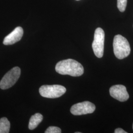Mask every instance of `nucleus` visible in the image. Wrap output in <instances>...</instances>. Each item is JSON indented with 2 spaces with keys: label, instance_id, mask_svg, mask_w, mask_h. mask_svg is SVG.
I'll list each match as a JSON object with an SVG mask.
<instances>
[{
  "label": "nucleus",
  "instance_id": "1",
  "mask_svg": "<svg viewBox=\"0 0 133 133\" xmlns=\"http://www.w3.org/2000/svg\"><path fill=\"white\" fill-rule=\"evenodd\" d=\"M55 70L62 75L79 76L84 72L83 66L79 62L74 59H68L57 63Z\"/></svg>",
  "mask_w": 133,
  "mask_h": 133
},
{
  "label": "nucleus",
  "instance_id": "2",
  "mask_svg": "<svg viewBox=\"0 0 133 133\" xmlns=\"http://www.w3.org/2000/svg\"><path fill=\"white\" fill-rule=\"evenodd\" d=\"M113 47L114 55L119 59H123L130 54L131 48L128 41L120 35L114 37Z\"/></svg>",
  "mask_w": 133,
  "mask_h": 133
},
{
  "label": "nucleus",
  "instance_id": "3",
  "mask_svg": "<svg viewBox=\"0 0 133 133\" xmlns=\"http://www.w3.org/2000/svg\"><path fill=\"white\" fill-rule=\"evenodd\" d=\"M66 92V88L60 85H44L39 89V94L42 97L51 99L60 97Z\"/></svg>",
  "mask_w": 133,
  "mask_h": 133
},
{
  "label": "nucleus",
  "instance_id": "4",
  "mask_svg": "<svg viewBox=\"0 0 133 133\" xmlns=\"http://www.w3.org/2000/svg\"><path fill=\"white\" fill-rule=\"evenodd\" d=\"M21 74V70L15 66L8 71L0 81V88L2 89H7L14 85L18 81Z\"/></svg>",
  "mask_w": 133,
  "mask_h": 133
},
{
  "label": "nucleus",
  "instance_id": "5",
  "mask_svg": "<svg viewBox=\"0 0 133 133\" xmlns=\"http://www.w3.org/2000/svg\"><path fill=\"white\" fill-rule=\"evenodd\" d=\"M105 42V32L101 28L96 29L94 34L92 48L96 56L102 58L104 55Z\"/></svg>",
  "mask_w": 133,
  "mask_h": 133
},
{
  "label": "nucleus",
  "instance_id": "6",
  "mask_svg": "<svg viewBox=\"0 0 133 133\" xmlns=\"http://www.w3.org/2000/svg\"><path fill=\"white\" fill-rule=\"evenodd\" d=\"M96 109L95 105L89 101H85L73 105L70 111L74 115L90 114L94 112Z\"/></svg>",
  "mask_w": 133,
  "mask_h": 133
},
{
  "label": "nucleus",
  "instance_id": "7",
  "mask_svg": "<svg viewBox=\"0 0 133 133\" xmlns=\"http://www.w3.org/2000/svg\"><path fill=\"white\" fill-rule=\"evenodd\" d=\"M109 93L112 97L120 102L126 101L129 98L126 88L123 85L119 84L111 86L109 89Z\"/></svg>",
  "mask_w": 133,
  "mask_h": 133
},
{
  "label": "nucleus",
  "instance_id": "8",
  "mask_svg": "<svg viewBox=\"0 0 133 133\" xmlns=\"http://www.w3.org/2000/svg\"><path fill=\"white\" fill-rule=\"evenodd\" d=\"M23 35V30L21 27H17L10 34L5 37L3 44L8 45L14 44L21 39Z\"/></svg>",
  "mask_w": 133,
  "mask_h": 133
},
{
  "label": "nucleus",
  "instance_id": "9",
  "mask_svg": "<svg viewBox=\"0 0 133 133\" xmlns=\"http://www.w3.org/2000/svg\"><path fill=\"white\" fill-rule=\"evenodd\" d=\"M43 115L41 114L37 113L32 115L30 119L29 123V129L31 130L36 128L43 121Z\"/></svg>",
  "mask_w": 133,
  "mask_h": 133
},
{
  "label": "nucleus",
  "instance_id": "10",
  "mask_svg": "<svg viewBox=\"0 0 133 133\" xmlns=\"http://www.w3.org/2000/svg\"><path fill=\"white\" fill-rule=\"evenodd\" d=\"M10 124L6 117L0 119V133H8L10 132Z\"/></svg>",
  "mask_w": 133,
  "mask_h": 133
},
{
  "label": "nucleus",
  "instance_id": "11",
  "mask_svg": "<svg viewBox=\"0 0 133 133\" xmlns=\"http://www.w3.org/2000/svg\"><path fill=\"white\" fill-rule=\"evenodd\" d=\"M127 0H117V6L120 11L124 12L126 8Z\"/></svg>",
  "mask_w": 133,
  "mask_h": 133
},
{
  "label": "nucleus",
  "instance_id": "12",
  "mask_svg": "<svg viewBox=\"0 0 133 133\" xmlns=\"http://www.w3.org/2000/svg\"><path fill=\"white\" fill-rule=\"evenodd\" d=\"M61 130L59 127L55 126L49 127L45 131V133H61Z\"/></svg>",
  "mask_w": 133,
  "mask_h": 133
},
{
  "label": "nucleus",
  "instance_id": "13",
  "mask_svg": "<svg viewBox=\"0 0 133 133\" xmlns=\"http://www.w3.org/2000/svg\"><path fill=\"white\" fill-rule=\"evenodd\" d=\"M115 133H127V132L125 131L124 130L121 128L116 129L114 131Z\"/></svg>",
  "mask_w": 133,
  "mask_h": 133
},
{
  "label": "nucleus",
  "instance_id": "14",
  "mask_svg": "<svg viewBox=\"0 0 133 133\" xmlns=\"http://www.w3.org/2000/svg\"><path fill=\"white\" fill-rule=\"evenodd\" d=\"M76 133H81V132H76Z\"/></svg>",
  "mask_w": 133,
  "mask_h": 133
},
{
  "label": "nucleus",
  "instance_id": "15",
  "mask_svg": "<svg viewBox=\"0 0 133 133\" xmlns=\"http://www.w3.org/2000/svg\"></svg>",
  "mask_w": 133,
  "mask_h": 133
},
{
  "label": "nucleus",
  "instance_id": "16",
  "mask_svg": "<svg viewBox=\"0 0 133 133\" xmlns=\"http://www.w3.org/2000/svg\"><path fill=\"white\" fill-rule=\"evenodd\" d=\"M77 1H78V0H77Z\"/></svg>",
  "mask_w": 133,
  "mask_h": 133
}]
</instances>
